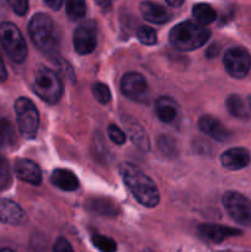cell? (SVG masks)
I'll return each instance as SVG.
<instances>
[{
    "label": "cell",
    "mask_w": 251,
    "mask_h": 252,
    "mask_svg": "<svg viewBox=\"0 0 251 252\" xmlns=\"http://www.w3.org/2000/svg\"><path fill=\"white\" fill-rule=\"evenodd\" d=\"M249 105H250V108H251V96L249 97Z\"/></svg>",
    "instance_id": "74e56055"
},
{
    "label": "cell",
    "mask_w": 251,
    "mask_h": 252,
    "mask_svg": "<svg viewBox=\"0 0 251 252\" xmlns=\"http://www.w3.org/2000/svg\"><path fill=\"white\" fill-rule=\"evenodd\" d=\"M143 252H153V251H150V250H145V251H143Z\"/></svg>",
    "instance_id": "f35d334b"
},
{
    "label": "cell",
    "mask_w": 251,
    "mask_h": 252,
    "mask_svg": "<svg viewBox=\"0 0 251 252\" xmlns=\"http://www.w3.org/2000/svg\"><path fill=\"white\" fill-rule=\"evenodd\" d=\"M118 170L125 185L142 206L154 208L159 204L160 193L157 185L139 167L130 162H122Z\"/></svg>",
    "instance_id": "6da1fadb"
},
{
    "label": "cell",
    "mask_w": 251,
    "mask_h": 252,
    "mask_svg": "<svg viewBox=\"0 0 251 252\" xmlns=\"http://www.w3.org/2000/svg\"><path fill=\"white\" fill-rule=\"evenodd\" d=\"M226 108L233 117L239 120H248L250 117V106L239 95H230L226 98Z\"/></svg>",
    "instance_id": "ffe728a7"
},
{
    "label": "cell",
    "mask_w": 251,
    "mask_h": 252,
    "mask_svg": "<svg viewBox=\"0 0 251 252\" xmlns=\"http://www.w3.org/2000/svg\"><path fill=\"white\" fill-rule=\"evenodd\" d=\"M88 207L91 211L102 216H116L117 206L108 198H93L88 202Z\"/></svg>",
    "instance_id": "7402d4cb"
},
{
    "label": "cell",
    "mask_w": 251,
    "mask_h": 252,
    "mask_svg": "<svg viewBox=\"0 0 251 252\" xmlns=\"http://www.w3.org/2000/svg\"><path fill=\"white\" fill-rule=\"evenodd\" d=\"M29 33L32 43L42 53L56 56L59 48V36L51 16L43 12L34 14L29 22Z\"/></svg>",
    "instance_id": "7a4b0ae2"
},
{
    "label": "cell",
    "mask_w": 251,
    "mask_h": 252,
    "mask_svg": "<svg viewBox=\"0 0 251 252\" xmlns=\"http://www.w3.org/2000/svg\"><path fill=\"white\" fill-rule=\"evenodd\" d=\"M137 38L145 46H154L157 42V32L149 26H139L137 30Z\"/></svg>",
    "instance_id": "4316f807"
},
{
    "label": "cell",
    "mask_w": 251,
    "mask_h": 252,
    "mask_svg": "<svg viewBox=\"0 0 251 252\" xmlns=\"http://www.w3.org/2000/svg\"><path fill=\"white\" fill-rule=\"evenodd\" d=\"M198 128L202 133L218 142H228L231 138V133L224 127L223 123L212 116H202L198 120Z\"/></svg>",
    "instance_id": "7c38bea8"
},
{
    "label": "cell",
    "mask_w": 251,
    "mask_h": 252,
    "mask_svg": "<svg viewBox=\"0 0 251 252\" xmlns=\"http://www.w3.org/2000/svg\"><path fill=\"white\" fill-rule=\"evenodd\" d=\"M27 217L24 209L11 199L0 198V223L10 225H21L26 221Z\"/></svg>",
    "instance_id": "4fadbf2b"
},
{
    "label": "cell",
    "mask_w": 251,
    "mask_h": 252,
    "mask_svg": "<svg viewBox=\"0 0 251 252\" xmlns=\"http://www.w3.org/2000/svg\"><path fill=\"white\" fill-rule=\"evenodd\" d=\"M128 133H129V137L132 139L133 144L138 148V149L143 150H149V139H148L147 134H145L144 130L139 127V125H132L128 126Z\"/></svg>",
    "instance_id": "cb8c5ba5"
},
{
    "label": "cell",
    "mask_w": 251,
    "mask_h": 252,
    "mask_svg": "<svg viewBox=\"0 0 251 252\" xmlns=\"http://www.w3.org/2000/svg\"><path fill=\"white\" fill-rule=\"evenodd\" d=\"M91 241H93L94 246L101 252H116L117 251V244L112 240L111 238H107L101 234H94L91 236Z\"/></svg>",
    "instance_id": "d4e9b609"
},
{
    "label": "cell",
    "mask_w": 251,
    "mask_h": 252,
    "mask_svg": "<svg viewBox=\"0 0 251 252\" xmlns=\"http://www.w3.org/2000/svg\"><path fill=\"white\" fill-rule=\"evenodd\" d=\"M91 91H93L94 97L96 98L98 103L101 105H106L111 101V91L106 84L103 83H95L91 86Z\"/></svg>",
    "instance_id": "484cf974"
},
{
    "label": "cell",
    "mask_w": 251,
    "mask_h": 252,
    "mask_svg": "<svg viewBox=\"0 0 251 252\" xmlns=\"http://www.w3.org/2000/svg\"><path fill=\"white\" fill-rule=\"evenodd\" d=\"M0 252H15V251L10 250V249H1V250H0Z\"/></svg>",
    "instance_id": "8d00e7d4"
},
{
    "label": "cell",
    "mask_w": 251,
    "mask_h": 252,
    "mask_svg": "<svg viewBox=\"0 0 251 252\" xmlns=\"http://www.w3.org/2000/svg\"><path fill=\"white\" fill-rule=\"evenodd\" d=\"M7 78V71L6 68H5L4 61L1 58V54H0V81H5Z\"/></svg>",
    "instance_id": "e575fe53"
},
{
    "label": "cell",
    "mask_w": 251,
    "mask_h": 252,
    "mask_svg": "<svg viewBox=\"0 0 251 252\" xmlns=\"http://www.w3.org/2000/svg\"><path fill=\"white\" fill-rule=\"evenodd\" d=\"M223 206L234 221L251 226V201L240 192L229 191L223 196Z\"/></svg>",
    "instance_id": "52a82bcc"
},
{
    "label": "cell",
    "mask_w": 251,
    "mask_h": 252,
    "mask_svg": "<svg viewBox=\"0 0 251 252\" xmlns=\"http://www.w3.org/2000/svg\"><path fill=\"white\" fill-rule=\"evenodd\" d=\"M251 161L250 153L244 148H231L220 155L223 167L230 171H236L248 166Z\"/></svg>",
    "instance_id": "5bb4252c"
},
{
    "label": "cell",
    "mask_w": 251,
    "mask_h": 252,
    "mask_svg": "<svg viewBox=\"0 0 251 252\" xmlns=\"http://www.w3.org/2000/svg\"><path fill=\"white\" fill-rule=\"evenodd\" d=\"M223 64L229 75L243 79L251 68V56L244 47H231L224 54Z\"/></svg>",
    "instance_id": "ba28073f"
},
{
    "label": "cell",
    "mask_w": 251,
    "mask_h": 252,
    "mask_svg": "<svg viewBox=\"0 0 251 252\" xmlns=\"http://www.w3.org/2000/svg\"><path fill=\"white\" fill-rule=\"evenodd\" d=\"M225 252H230V251H225Z\"/></svg>",
    "instance_id": "ab89813d"
},
{
    "label": "cell",
    "mask_w": 251,
    "mask_h": 252,
    "mask_svg": "<svg viewBox=\"0 0 251 252\" xmlns=\"http://www.w3.org/2000/svg\"><path fill=\"white\" fill-rule=\"evenodd\" d=\"M19 144L16 129L9 117L0 115V148L6 150L15 149Z\"/></svg>",
    "instance_id": "d6986e66"
},
{
    "label": "cell",
    "mask_w": 251,
    "mask_h": 252,
    "mask_svg": "<svg viewBox=\"0 0 251 252\" xmlns=\"http://www.w3.org/2000/svg\"><path fill=\"white\" fill-rule=\"evenodd\" d=\"M198 231L204 239L212 243H221L231 236L241 235V231L238 229L218 225V224H201L198 226Z\"/></svg>",
    "instance_id": "9a60e30c"
},
{
    "label": "cell",
    "mask_w": 251,
    "mask_h": 252,
    "mask_svg": "<svg viewBox=\"0 0 251 252\" xmlns=\"http://www.w3.org/2000/svg\"><path fill=\"white\" fill-rule=\"evenodd\" d=\"M155 113L161 122L175 123L180 116V108L172 97L160 96L155 101Z\"/></svg>",
    "instance_id": "2e32d148"
},
{
    "label": "cell",
    "mask_w": 251,
    "mask_h": 252,
    "mask_svg": "<svg viewBox=\"0 0 251 252\" xmlns=\"http://www.w3.org/2000/svg\"><path fill=\"white\" fill-rule=\"evenodd\" d=\"M11 184V170L9 161L2 154H0V191L7 189Z\"/></svg>",
    "instance_id": "83f0119b"
},
{
    "label": "cell",
    "mask_w": 251,
    "mask_h": 252,
    "mask_svg": "<svg viewBox=\"0 0 251 252\" xmlns=\"http://www.w3.org/2000/svg\"><path fill=\"white\" fill-rule=\"evenodd\" d=\"M51 182L62 191L71 192L79 189V180L73 171L66 169H56L51 175Z\"/></svg>",
    "instance_id": "ac0fdd59"
},
{
    "label": "cell",
    "mask_w": 251,
    "mask_h": 252,
    "mask_svg": "<svg viewBox=\"0 0 251 252\" xmlns=\"http://www.w3.org/2000/svg\"><path fill=\"white\" fill-rule=\"evenodd\" d=\"M53 252H74L73 248H71L70 243L66 239L59 238L58 240L54 244Z\"/></svg>",
    "instance_id": "1f68e13d"
},
{
    "label": "cell",
    "mask_w": 251,
    "mask_h": 252,
    "mask_svg": "<svg viewBox=\"0 0 251 252\" xmlns=\"http://www.w3.org/2000/svg\"><path fill=\"white\" fill-rule=\"evenodd\" d=\"M15 175L21 181L38 186L42 182V171L38 165L30 159H17L15 161Z\"/></svg>",
    "instance_id": "8fae6325"
},
{
    "label": "cell",
    "mask_w": 251,
    "mask_h": 252,
    "mask_svg": "<svg viewBox=\"0 0 251 252\" xmlns=\"http://www.w3.org/2000/svg\"><path fill=\"white\" fill-rule=\"evenodd\" d=\"M122 94L129 100L144 103L149 97V86L148 81L142 74L135 71H128L121 80Z\"/></svg>",
    "instance_id": "30bf717a"
},
{
    "label": "cell",
    "mask_w": 251,
    "mask_h": 252,
    "mask_svg": "<svg viewBox=\"0 0 251 252\" xmlns=\"http://www.w3.org/2000/svg\"><path fill=\"white\" fill-rule=\"evenodd\" d=\"M107 134H108V137H110V139L112 140L116 145H123L126 143V139H127V135H126V133L116 125L108 126Z\"/></svg>",
    "instance_id": "f1b7e54d"
},
{
    "label": "cell",
    "mask_w": 251,
    "mask_h": 252,
    "mask_svg": "<svg viewBox=\"0 0 251 252\" xmlns=\"http://www.w3.org/2000/svg\"><path fill=\"white\" fill-rule=\"evenodd\" d=\"M192 15L196 19V21L201 25H209L216 21L217 12L211 5L204 4H196L192 7Z\"/></svg>",
    "instance_id": "44dd1931"
},
{
    "label": "cell",
    "mask_w": 251,
    "mask_h": 252,
    "mask_svg": "<svg viewBox=\"0 0 251 252\" xmlns=\"http://www.w3.org/2000/svg\"><path fill=\"white\" fill-rule=\"evenodd\" d=\"M0 43L12 62L20 64L26 61V41L15 24L10 21H4L0 24Z\"/></svg>",
    "instance_id": "5b68a950"
},
{
    "label": "cell",
    "mask_w": 251,
    "mask_h": 252,
    "mask_svg": "<svg viewBox=\"0 0 251 252\" xmlns=\"http://www.w3.org/2000/svg\"><path fill=\"white\" fill-rule=\"evenodd\" d=\"M66 16L71 21H80L86 15L85 0H65Z\"/></svg>",
    "instance_id": "603a6c76"
},
{
    "label": "cell",
    "mask_w": 251,
    "mask_h": 252,
    "mask_svg": "<svg viewBox=\"0 0 251 252\" xmlns=\"http://www.w3.org/2000/svg\"><path fill=\"white\" fill-rule=\"evenodd\" d=\"M159 149L161 153L166 157H174L176 154V145H175V140L172 138L162 135L159 139Z\"/></svg>",
    "instance_id": "f546056e"
},
{
    "label": "cell",
    "mask_w": 251,
    "mask_h": 252,
    "mask_svg": "<svg viewBox=\"0 0 251 252\" xmlns=\"http://www.w3.org/2000/svg\"><path fill=\"white\" fill-rule=\"evenodd\" d=\"M211 31L204 25L194 21H184L172 27L169 33V41L179 51H194L208 42Z\"/></svg>",
    "instance_id": "3957f363"
},
{
    "label": "cell",
    "mask_w": 251,
    "mask_h": 252,
    "mask_svg": "<svg viewBox=\"0 0 251 252\" xmlns=\"http://www.w3.org/2000/svg\"><path fill=\"white\" fill-rule=\"evenodd\" d=\"M165 1H166L170 6L179 7V6H181L182 2H184V0H165Z\"/></svg>",
    "instance_id": "d590c367"
},
{
    "label": "cell",
    "mask_w": 251,
    "mask_h": 252,
    "mask_svg": "<svg viewBox=\"0 0 251 252\" xmlns=\"http://www.w3.org/2000/svg\"><path fill=\"white\" fill-rule=\"evenodd\" d=\"M219 51H220V47H219L218 44H212L211 47H208V49H207V52H206L207 58L208 59L216 58V57L218 56Z\"/></svg>",
    "instance_id": "d6a6232c"
},
{
    "label": "cell",
    "mask_w": 251,
    "mask_h": 252,
    "mask_svg": "<svg viewBox=\"0 0 251 252\" xmlns=\"http://www.w3.org/2000/svg\"><path fill=\"white\" fill-rule=\"evenodd\" d=\"M43 1L46 2L47 6L51 7L52 10H59L64 0H43Z\"/></svg>",
    "instance_id": "836d02e7"
},
{
    "label": "cell",
    "mask_w": 251,
    "mask_h": 252,
    "mask_svg": "<svg viewBox=\"0 0 251 252\" xmlns=\"http://www.w3.org/2000/svg\"><path fill=\"white\" fill-rule=\"evenodd\" d=\"M32 88H33L34 94L49 105H54L58 102L63 96L64 91L61 76L49 68L38 69L36 76H34Z\"/></svg>",
    "instance_id": "277c9868"
},
{
    "label": "cell",
    "mask_w": 251,
    "mask_h": 252,
    "mask_svg": "<svg viewBox=\"0 0 251 252\" xmlns=\"http://www.w3.org/2000/svg\"><path fill=\"white\" fill-rule=\"evenodd\" d=\"M73 43L74 49L80 56L93 53L97 46V27L95 21L86 20L81 22L74 31Z\"/></svg>",
    "instance_id": "9c48e42d"
},
{
    "label": "cell",
    "mask_w": 251,
    "mask_h": 252,
    "mask_svg": "<svg viewBox=\"0 0 251 252\" xmlns=\"http://www.w3.org/2000/svg\"><path fill=\"white\" fill-rule=\"evenodd\" d=\"M10 6L15 11V14L24 16L29 10V0H7Z\"/></svg>",
    "instance_id": "4dcf8cb0"
},
{
    "label": "cell",
    "mask_w": 251,
    "mask_h": 252,
    "mask_svg": "<svg viewBox=\"0 0 251 252\" xmlns=\"http://www.w3.org/2000/svg\"><path fill=\"white\" fill-rule=\"evenodd\" d=\"M142 16L152 24L162 25L171 20V12L162 5L153 1H142L139 5Z\"/></svg>",
    "instance_id": "e0dca14e"
},
{
    "label": "cell",
    "mask_w": 251,
    "mask_h": 252,
    "mask_svg": "<svg viewBox=\"0 0 251 252\" xmlns=\"http://www.w3.org/2000/svg\"><path fill=\"white\" fill-rule=\"evenodd\" d=\"M15 112L21 134L33 139L39 128V113L36 105L30 98L19 97L15 101Z\"/></svg>",
    "instance_id": "8992f818"
}]
</instances>
